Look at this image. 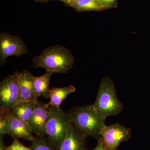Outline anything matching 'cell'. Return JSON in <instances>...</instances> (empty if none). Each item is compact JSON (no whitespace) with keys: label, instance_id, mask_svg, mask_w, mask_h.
I'll use <instances>...</instances> for the list:
<instances>
[{"label":"cell","instance_id":"14","mask_svg":"<svg viewBox=\"0 0 150 150\" xmlns=\"http://www.w3.org/2000/svg\"><path fill=\"white\" fill-rule=\"evenodd\" d=\"M64 4L78 12L100 11L107 10L97 0H67Z\"/></svg>","mask_w":150,"mask_h":150},{"label":"cell","instance_id":"6","mask_svg":"<svg viewBox=\"0 0 150 150\" xmlns=\"http://www.w3.org/2000/svg\"><path fill=\"white\" fill-rule=\"evenodd\" d=\"M18 73L16 71L0 83V112H8L19 101Z\"/></svg>","mask_w":150,"mask_h":150},{"label":"cell","instance_id":"15","mask_svg":"<svg viewBox=\"0 0 150 150\" xmlns=\"http://www.w3.org/2000/svg\"><path fill=\"white\" fill-rule=\"evenodd\" d=\"M76 91L74 86L70 85L62 88H53L50 90L49 105L60 108L63 101L71 94Z\"/></svg>","mask_w":150,"mask_h":150},{"label":"cell","instance_id":"3","mask_svg":"<svg viewBox=\"0 0 150 150\" xmlns=\"http://www.w3.org/2000/svg\"><path fill=\"white\" fill-rule=\"evenodd\" d=\"M93 105L97 111L105 118L118 115L123 111V105L117 96L113 81L109 77L102 78L96 99Z\"/></svg>","mask_w":150,"mask_h":150},{"label":"cell","instance_id":"10","mask_svg":"<svg viewBox=\"0 0 150 150\" xmlns=\"http://www.w3.org/2000/svg\"><path fill=\"white\" fill-rule=\"evenodd\" d=\"M88 137L72 124L59 150H88Z\"/></svg>","mask_w":150,"mask_h":150},{"label":"cell","instance_id":"11","mask_svg":"<svg viewBox=\"0 0 150 150\" xmlns=\"http://www.w3.org/2000/svg\"><path fill=\"white\" fill-rule=\"evenodd\" d=\"M18 76L19 101H35L33 82V75L30 72L24 70L22 72L18 71Z\"/></svg>","mask_w":150,"mask_h":150},{"label":"cell","instance_id":"4","mask_svg":"<svg viewBox=\"0 0 150 150\" xmlns=\"http://www.w3.org/2000/svg\"><path fill=\"white\" fill-rule=\"evenodd\" d=\"M73 123L68 112L60 108L49 105V113L46 125L48 141L59 150Z\"/></svg>","mask_w":150,"mask_h":150},{"label":"cell","instance_id":"12","mask_svg":"<svg viewBox=\"0 0 150 150\" xmlns=\"http://www.w3.org/2000/svg\"><path fill=\"white\" fill-rule=\"evenodd\" d=\"M54 73L47 71L40 76L33 77L34 100L36 102L40 96L45 98H50V90L49 88L50 79Z\"/></svg>","mask_w":150,"mask_h":150},{"label":"cell","instance_id":"18","mask_svg":"<svg viewBox=\"0 0 150 150\" xmlns=\"http://www.w3.org/2000/svg\"><path fill=\"white\" fill-rule=\"evenodd\" d=\"M102 5L109 9L117 7L118 5V0H97Z\"/></svg>","mask_w":150,"mask_h":150},{"label":"cell","instance_id":"9","mask_svg":"<svg viewBox=\"0 0 150 150\" xmlns=\"http://www.w3.org/2000/svg\"><path fill=\"white\" fill-rule=\"evenodd\" d=\"M49 104L41 101L35 102V108L29 123L31 131L36 136L46 135V125L49 116Z\"/></svg>","mask_w":150,"mask_h":150},{"label":"cell","instance_id":"16","mask_svg":"<svg viewBox=\"0 0 150 150\" xmlns=\"http://www.w3.org/2000/svg\"><path fill=\"white\" fill-rule=\"evenodd\" d=\"M31 142L30 150H58L45 136H36Z\"/></svg>","mask_w":150,"mask_h":150},{"label":"cell","instance_id":"1","mask_svg":"<svg viewBox=\"0 0 150 150\" xmlns=\"http://www.w3.org/2000/svg\"><path fill=\"white\" fill-rule=\"evenodd\" d=\"M35 69L43 68L53 73L65 74L74 64L75 58L68 48L60 45L49 46L33 59Z\"/></svg>","mask_w":150,"mask_h":150},{"label":"cell","instance_id":"21","mask_svg":"<svg viewBox=\"0 0 150 150\" xmlns=\"http://www.w3.org/2000/svg\"><path fill=\"white\" fill-rule=\"evenodd\" d=\"M35 2L39 3H45L49 1H53V0H33ZM55 1H59V0H55Z\"/></svg>","mask_w":150,"mask_h":150},{"label":"cell","instance_id":"8","mask_svg":"<svg viewBox=\"0 0 150 150\" xmlns=\"http://www.w3.org/2000/svg\"><path fill=\"white\" fill-rule=\"evenodd\" d=\"M131 130L119 123L105 125L103 129L101 138L107 150H116L121 143L130 139Z\"/></svg>","mask_w":150,"mask_h":150},{"label":"cell","instance_id":"17","mask_svg":"<svg viewBox=\"0 0 150 150\" xmlns=\"http://www.w3.org/2000/svg\"><path fill=\"white\" fill-rule=\"evenodd\" d=\"M11 145L7 147V150H30V148L25 146L18 139H13Z\"/></svg>","mask_w":150,"mask_h":150},{"label":"cell","instance_id":"20","mask_svg":"<svg viewBox=\"0 0 150 150\" xmlns=\"http://www.w3.org/2000/svg\"><path fill=\"white\" fill-rule=\"evenodd\" d=\"M3 137H0V150H7V147L4 143Z\"/></svg>","mask_w":150,"mask_h":150},{"label":"cell","instance_id":"7","mask_svg":"<svg viewBox=\"0 0 150 150\" xmlns=\"http://www.w3.org/2000/svg\"><path fill=\"white\" fill-rule=\"evenodd\" d=\"M28 47L20 37L7 32L0 33V63L1 66L10 56L20 57L27 54Z\"/></svg>","mask_w":150,"mask_h":150},{"label":"cell","instance_id":"19","mask_svg":"<svg viewBox=\"0 0 150 150\" xmlns=\"http://www.w3.org/2000/svg\"><path fill=\"white\" fill-rule=\"evenodd\" d=\"M98 144L97 145L96 147L92 150H107L105 147L101 137L98 139Z\"/></svg>","mask_w":150,"mask_h":150},{"label":"cell","instance_id":"13","mask_svg":"<svg viewBox=\"0 0 150 150\" xmlns=\"http://www.w3.org/2000/svg\"><path fill=\"white\" fill-rule=\"evenodd\" d=\"M35 101H19L9 111L10 114L29 124L34 111Z\"/></svg>","mask_w":150,"mask_h":150},{"label":"cell","instance_id":"22","mask_svg":"<svg viewBox=\"0 0 150 150\" xmlns=\"http://www.w3.org/2000/svg\"><path fill=\"white\" fill-rule=\"evenodd\" d=\"M66 1H67V0H59V1H62V2H63V3H64Z\"/></svg>","mask_w":150,"mask_h":150},{"label":"cell","instance_id":"2","mask_svg":"<svg viewBox=\"0 0 150 150\" xmlns=\"http://www.w3.org/2000/svg\"><path fill=\"white\" fill-rule=\"evenodd\" d=\"M68 113L73 124L87 137L97 140L101 137L106 118L97 111L93 105L76 106Z\"/></svg>","mask_w":150,"mask_h":150},{"label":"cell","instance_id":"5","mask_svg":"<svg viewBox=\"0 0 150 150\" xmlns=\"http://www.w3.org/2000/svg\"><path fill=\"white\" fill-rule=\"evenodd\" d=\"M9 135L13 139L31 142L34 139L29 124L16 118L9 112H0V137Z\"/></svg>","mask_w":150,"mask_h":150}]
</instances>
